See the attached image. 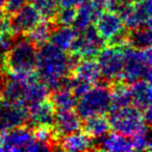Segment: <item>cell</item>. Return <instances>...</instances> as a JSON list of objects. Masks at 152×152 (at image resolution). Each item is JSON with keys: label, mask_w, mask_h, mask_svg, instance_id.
<instances>
[{"label": "cell", "mask_w": 152, "mask_h": 152, "mask_svg": "<svg viewBox=\"0 0 152 152\" xmlns=\"http://www.w3.org/2000/svg\"><path fill=\"white\" fill-rule=\"evenodd\" d=\"M78 58L68 55L54 45L44 44L37 52L36 68L37 76L48 89L57 90L63 81L68 77L69 72L73 69Z\"/></svg>", "instance_id": "cell-1"}, {"label": "cell", "mask_w": 152, "mask_h": 152, "mask_svg": "<svg viewBox=\"0 0 152 152\" xmlns=\"http://www.w3.org/2000/svg\"><path fill=\"white\" fill-rule=\"evenodd\" d=\"M124 64L121 79L127 83L151 79V48L137 49L123 46Z\"/></svg>", "instance_id": "cell-2"}, {"label": "cell", "mask_w": 152, "mask_h": 152, "mask_svg": "<svg viewBox=\"0 0 152 152\" xmlns=\"http://www.w3.org/2000/svg\"><path fill=\"white\" fill-rule=\"evenodd\" d=\"M36 57V46L27 38H21L14 41L11 49L2 59L9 72H34Z\"/></svg>", "instance_id": "cell-3"}, {"label": "cell", "mask_w": 152, "mask_h": 152, "mask_svg": "<svg viewBox=\"0 0 152 152\" xmlns=\"http://www.w3.org/2000/svg\"><path fill=\"white\" fill-rule=\"evenodd\" d=\"M76 103L77 114L83 119L104 115L110 108V90L104 85L90 88Z\"/></svg>", "instance_id": "cell-4"}, {"label": "cell", "mask_w": 152, "mask_h": 152, "mask_svg": "<svg viewBox=\"0 0 152 152\" xmlns=\"http://www.w3.org/2000/svg\"><path fill=\"white\" fill-rule=\"evenodd\" d=\"M108 122L112 129L124 135H132L146 126L143 112L135 106H125L113 108L108 116Z\"/></svg>", "instance_id": "cell-5"}, {"label": "cell", "mask_w": 152, "mask_h": 152, "mask_svg": "<svg viewBox=\"0 0 152 152\" xmlns=\"http://www.w3.org/2000/svg\"><path fill=\"white\" fill-rule=\"evenodd\" d=\"M95 22L96 30L104 42L116 46H123L127 42L125 26L116 12H102Z\"/></svg>", "instance_id": "cell-6"}, {"label": "cell", "mask_w": 152, "mask_h": 152, "mask_svg": "<svg viewBox=\"0 0 152 152\" xmlns=\"http://www.w3.org/2000/svg\"><path fill=\"white\" fill-rule=\"evenodd\" d=\"M116 13L120 16L125 27L131 30L143 26H151V0L120 3Z\"/></svg>", "instance_id": "cell-7"}, {"label": "cell", "mask_w": 152, "mask_h": 152, "mask_svg": "<svg viewBox=\"0 0 152 152\" xmlns=\"http://www.w3.org/2000/svg\"><path fill=\"white\" fill-rule=\"evenodd\" d=\"M123 46L112 45L110 47L101 49L97 54L100 75L106 81H116L121 79L124 64Z\"/></svg>", "instance_id": "cell-8"}, {"label": "cell", "mask_w": 152, "mask_h": 152, "mask_svg": "<svg viewBox=\"0 0 152 152\" xmlns=\"http://www.w3.org/2000/svg\"><path fill=\"white\" fill-rule=\"evenodd\" d=\"M80 36H77L72 44L71 54L80 58H93L99 53L104 44V41L98 34L95 27L90 25L83 31Z\"/></svg>", "instance_id": "cell-9"}, {"label": "cell", "mask_w": 152, "mask_h": 152, "mask_svg": "<svg viewBox=\"0 0 152 152\" xmlns=\"http://www.w3.org/2000/svg\"><path fill=\"white\" fill-rule=\"evenodd\" d=\"M34 132L25 126H19L1 132V150L19 152L30 151L34 142Z\"/></svg>", "instance_id": "cell-10"}, {"label": "cell", "mask_w": 152, "mask_h": 152, "mask_svg": "<svg viewBox=\"0 0 152 152\" xmlns=\"http://www.w3.org/2000/svg\"><path fill=\"white\" fill-rule=\"evenodd\" d=\"M27 107L11 102H0V133L27 122Z\"/></svg>", "instance_id": "cell-11"}, {"label": "cell", "mask_w": 152, "mask_h": 152, "mask_svg": "<svg viewBox=\"0 0 152 152\" xmlns=\"http://www.w3.org/2000/svg\"><path fill=\"white\" fill-rule=\"evenodd\" d=\"M11 21L12 29L15 34H27L42 20V16L32 4H25L13 14Z\"/></svg>", "instance_id": "cell-12"}, {"label": "cell", "mask_w": 152, "mask_h": 152, "mask_svg": "<svg viewBox=\"0 0 152 152\" xmlns=\"http://www.w3.org/2000/svg\"><path fill=\"white\" fill-rule=\"evenodd\" d=\"M27 110V121L34 127L39 126H50L54 120V107L52 103L46 100H43L38 103L28 106Z\"/></svg>", "instance_id": "cell-13"}, {"label": "cell", "mask_w": 152, "mask_h": 152, "mask_svg": "<svg viewBox=\"0 0 152 152\" xmlns=\"http://www.w3.org/2000/svg\"><path fill=\"white\" fill-rule=\"evenodd\" d=\"M80 117L77 113L73 110H63L58 112L54 115V132L57 137H64V135L70 134L72 132L78 131L81 127Z\"/></svg>", "instance_id": "cell-14"}, {"label": "cell", "mask_w": 152, "mask_h": 152, "mask_svg": "<svg viewBox=\"0 0 152 152\" xmlns=\"http://www.w3.org/2000/svg\"><path fill=\"white\" fill-rule=\"evenodd\" d=\"M48 93L49 89L47 88V86L38 78V76L34 75L32 78H30L24 83L22 103L27 107L34 103L46 100L48 97Z\"/></svg>", "instance_id": "cell-15"}, {"label": "cell", "mask_w": 152, "mask_h": 152, "mask_svg": "<svg viewBox=\"0 0 152 152\" xmlns=\"http://www.w3.org/2000/svg\"><path fill=\"white\" fill-rule=\"evenodd\" d=\"M72 70L74 71L75 78L88 83L90 85L96 83L101 77L97 61L92 58L78 59Z\"/></svg>", "instance_id": "cell-16"}, {"label": "cell", "mask_w": 152, "mask_h": 152, "mask_svg": "<svg viewBox=\"0 0 152 152\" xmlns=\"http://www.w3.org/2000/svg\"><path fill=\"white\" fill-rule=\"evenodd\" d=\"M129 88L131 95V103L135 107L144 112L151 107V85L148 80H139L131 83Z\"/></svg>", "instance_id": "cell-17"}, {"label": "cell", "mask_w": 152, "mask_h": 152, "mask_svg": "<svg viewBox=\"0 0 152 152\" xmlns=\"http://www.w3.org/2000/svg\"><path fill=\"white\" fill-rule=\"evenodd\" d=\"M61 148L65 151L77 152L87 151L94 148V143L92 137H90L86 132L75 131L70 134L64 135L61 143Z\"/></svg>", "instance_id": "cell-18"}, {"label": "cell", "mask_w": 152, "mask_h": 152, "mask_svg": "<svg viewBox=\"0 0 152 152\" xmlns=\"http://www.w3.org/2000/svg\"><path fill=\"white\" fill-rule=\"evenodd\" d=\"M100 149L110 152H129L133 150L131 140L121 133H107L100 139Z\"/></svg>", "instance_id": "cell-19"}, {"label": "cell", "mask_w": 152, "mask_h": 152, "mask_svg": "<svg viewBox=\"0 0 152 152\" xmlns=\"http://www.w3.org/2000/svg\"><path fill=\"white\" fill-rule=\"evenodd\" d=\"M77 36H78V32L73 27L59 25V27H57L56 29H52L49 40L51 41V44L54 45L58 49L67 51L70 50Z\"/></svg>", "instance_id": "cell-20"}, {"label": "cell", "mask_w": 152, "mask_h": 152, "mask_svg": "<svg viewBox=\"0 0 152 152\" xmlns=\"http://www.w3.org/2000/svg\"><path fill=\"white\" fill-rule=\"evenodd\" d=\"M83 129L90 137L100 140L110 132V126L107 118L103 115H98L86 119Z\"/></svg>", "instance_id": "cell-21"}, {"label": "cell", "mask_w": 152, "mask_h": 152, "mask_svg": "<svg viewBox=\"0 0 152 152\" xmlns=\"http://www.w3.org/2000/svg\"><path fill=\"white\" fill-rule=\"evenodd\" d=\"M54 91L55 92L51 97V103L54 110H56L57 112H63V110H70L76 107L77 98L74 96L71 90L59 88Z\"/></svg>", "instance_id": "cell-22"}, {"label": "cell", "mask_w": 152, "mask_h": 152, "mask_svg": "<svg viewBox=\"0 0 152 152\" xmlns=\"http://www.w3.org/2000/svg\"><path fill=\"white\" fill-rule=\"evenodd\" d=\"M52 32V25L48 19L45 21L41 20L32 29L27 32V39L34 46H43L49 41Z\"/></svg>", "instance_id": "cell-23"}, {"label": "cell", "mask_w": 152, "mask_h": 152, "mask_svg": "<svg viewBox=\"0 0 152 152\" xmlns=\"http://www.w3.org/2000/svg\"><path fill=\"white\" fill-rule=\"evenodd\" d=\"M127 42L131 47L137 49L149 48L152 43V36L150 26H143L132 29V31L127 36Z\"/></svg>", "instance_id": "cell-24"}, {"label": "cell", "mask_w": 152, "mask_h": 152, "mask_svg": "<svg viewBox=\"0 0 152 152\" xmlns=\"http://www.w3.org/2000/svg\"><path fill=\"white\" fill-rule=\"evenodd\" d=\"M131 105L130 90L125 85H116L110 91V107L120 108Z\"/></svg>", "instance_id": "cell-25"}, {"label": "cell", "mask_w": 152, "mask_h": 152, "mask_svg": "<svg viewBox=\"0 0 152 152\" xmlns=\"http://www.w3.org/2000/svg\"><path fill=\"white\" fill-rule=\"evenodd\" d=\"M131 144H132L133 150H137V151L151 150V133L149 128L145 126L141 130L132 134Z\"/></svg>", "instance_id": "cell-26"}, {"label": "cell", "mask_w": 152, "mask_h": 152, "mask_svg": "<svg viewBox=\"0 0 152 152\" xmlns=\"http://www.w3.org/2000/svg\"><path fill=\"white\" fill-rule=\"evenodd\" d=\"M34 7L38 10L41 16L46 19H52L54 18L57 10H58V3L56 0H32Z\"/></svg>", "instance_id": "cell-27"}, {"label": "cell", "mask_w": 152, "mask_h": 152, "mask_svg": "<svg viewBox=\"0 0 152 152\" xmlns=\"http://www.w3.org/2000/svg\"><path fill=\"white\" fill-rule=\"evenodd\" d=\"M76 16V10L74 7H61V10H57L54 18L58 25L70 26L73 24Z\"/></svg>", "instance_id": "cell-28"}, {"label": "cell", "mask_w": 152, "mask_h": 152, "mask_svg": "<svg viewBox=\"0 0 152 152\" xmlns=\"http://www.w3.org/2000/svg\"><path fill=\"white\" fill-rule=\"evenodd\" d=\"M13 32H0V58H3L14 43Z\"/></svg>", "instance_id": "cell-29"}, {"label": "cell", "mask_w": 152, "mask_h": 152, "mask_svg": "<svg viewBox=\"0 0 152 152\" xmlns=\"http://www.w3.org/2000/svg\"><path fill=\"white\" fill-rule=\"evenodd\" d=\"M36 130L34 131V137L38 141L47 142L49 143L52 139V130L50 129V126H39L36 127Z\"/></svg>", "instance_id": "cell-30"}, {"label": "cell", "mask_w": 152, "mask_h": 152, "mask_svg": "<svg viewBox=\"0 0 152 152\" xmlns=\"http://www.w3.org/2000/svg\"><path fill=\"white\" fill-rule=\"evenodd\" d=\"M28 0H5L4 3V11L7 14H12L21 9L23 5H25L27 3Z\"/></svg>", "instance_id": "cell-31"}, {"label": "cell", "mask_w": 152, "mask_h": 152, "mask_svg": "<svg viewBox=\"0 0 152 152\" xmlns=\"http://www.w3.org/2000/svg\"><path fill=\"white\" fill-rule=\"evenodd\" d=\"M56 1L61 7H74L77 5V0H56Z\"/></svg>", "instance_id": "cell-32"}, {"label": "cell", "mask_w": 152, "mask_h": 152, "mask_svg": "<svg viewBox=\"0 0 152 152\" xmlns=\"http://www.w3.org/2000/svg\"><path fill=\"white\" fill-rule=\"evenodd\" d=\"M4 3L5 0H0V19L3 18V15H4Z\"/></svg>", "instance_id": "cell-33"}, {"label": "cell", "mask_w": 152, "mask_h": 152, "mask_svg": "<svg viewBox=\"0 0 152 152\" xmlns=\"http://www.w3.org/2000/svg\"><path fill=\"white\" fill-rule=\"evenodd\" d=\"M2 87H3V78H2V75L0 74V97H1V91H2Z\"/></svg>", "instance_id": "cell-34"}, {"label": "cell", "mask_w": 152, "mask_h": 152, "mask_svg": "<svg viewBox=\"0 0 152 152\" xmlns=\"http://www.w3.org/2000/svg\"><path fill=\"white\" fill-rule=\"evenodd\" d=\"M118 1H120L122 3H130V2H134L135 0H118Z\"/></svg>", "instance_id": "cell-35"}, {"label": "cell", "mask_w": 152, "mask_h": 152, "mask_svg": "<svg viewBox=\"0 0 152 152\" xmlns=\"http://www.w3.org/2000/svg\"><path fill=\"white\" fill-rule=\"evenodd\" d=\"M87 1H89V0H77V5L81 4V3H85V2H87Z\"/></svg>", "instance_id": "cell-36"}, {"label": "cell", "mask_w": 152, "mask_h": 152, "mask_svg": "<svg viewBox=\"0 0 152 152\" xmlns=\"http://www.w3.org/2000/svg\"><path fill=\"white\" fill-rule=\"evenodd\" d=\"M0 151H1V141H0Z\"/></svg>", "instance_id": "cell-37"}]
</instances>
